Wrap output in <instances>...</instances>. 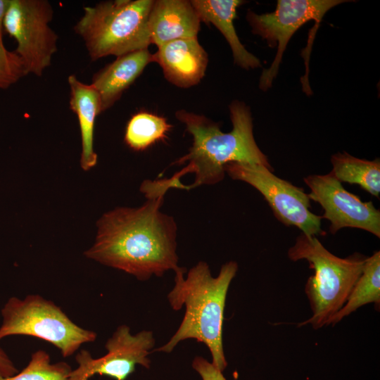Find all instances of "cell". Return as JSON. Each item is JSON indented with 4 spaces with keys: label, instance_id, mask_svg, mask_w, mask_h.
Instances as JSON below:
<instances>
[{
    "label": "cell",
    "instance_id": "6da1fadb",
    "mask_svg": "<svg viewBox=\"0 0 380 380\" xmlns=\"http://www.w3.org/2000/svg\"><path fill=\"white\" fill-rule=\"evenodd\" d=\"M147 199L140 207H119L105 213L85 255L139 281L177 270L176 222L160 210L164 196Z\"/></svg>",
    "mask_w": 380,
    "mask_h": 380
},
{
    "label": "cell",
    "instance_id": "7a4b0ae2",
    "mask_svg": "<svg viewBox=\"0 0 380 380\" xmlns=\"http://www.w3.org/2000/svg\"><path fill=\"white\" fill-rule=\"evenodd\" d=\"M229 112L232 129L223 132L217 123L204 115L177 110L175 116L185 125L193 143L189 152L172 164L187 165L169 179L146 180V191L151 194L165 195L171 188L181 189L180 178L187 173L194 174L195 179L190 185H183L182 189L189 190L201 185L215 184L224 179L225 167L231 163L262 165L272 170L267 156L254 139L248 107L234 101L229 105Z\"/></svg>",
    "mask_w": 380,
    "mask_h": 380
},
{
    "label": "cell",
    "instance_id": "3957f363",
    "mask_svg": "<svg viewBox=\"0 0 380 380\" xmlns=\"http://www.w3.org/2000/svg\"><path fill=\"white\" fill-rule=\"evenodd\" d=\"M237 270L234 261L223 264L216 277L203 261L187 272L181 267L175 270V284L167 299L173 310L184 307V315L170 340L153 352L170 353L181 341L194 339L209 349L211 362L223 372L227 366L222 343L224 312L228 289Z\"/></svg>",
    "mask_w": 380,
    "mask_h": 380
},
{
    "label": "cell",
    "instance_id": "277c9868",
    "mask_svg": "<svg viewBox=\"0 0 380 380\" xmlns=\"http://www.w3.org/2000/svg\"><path fill=\"white\" fill-rule=\"evenodd\" d=\"M288 256L293 261L307 260L314 270L305 288L312 315L299 326L310 324L319 329L327 325L345 304L367 258L357 253L346 258L337 257L316 236L303 233L289 249Z\"/></svg>",
    "mask_w": 380,
    "mask_h": 380
},
{
    "label": "cell",
    "instance_id": "5b68a950",
    "mask_svg": "<svg viewBox=\"0 0 380 380\" xmlns=\"http://www.w3.org/2000/svg\"><path fill=\"white\" fill-rule=\"evenodd\" d=\"M153 0H115L84 8L74 27L91 61L146 49L151 44L148 26Z\"/></svg>",
    "mask_w": 380,
    "mask_h": 380
},
{
    "label": "cell",
    "instance_id": "8992f818",
    "mask_svg": "<svg viewBox=\"0 0 380 380\" xmlns=\"http://www.w3.org/2000/svg\"><path fill=\"white\" fill-rule=\"evenodd\" d=\"M0 340L12 335L42 339L60 350L63 357L72 355L82 345L94 342L96 332L76 324L51 300L37 294L23 299L11 297L1 309Z\"/></svg>",
    "mask_w": 380,
    "mask_h": 380
},
{
    "label": "cell",
    "instance_id": "52a82bcc",
    "mask_svg": "<svg viewBox=\"0 0 380 380\" xmlns=\"http://www.w3.org/2000/svg\"><path fill=\"white\" fill-rule=\"evenodd\" d=\"M53 11L46 0H10L4 30L17 42L26 75L42 76L57 51L56 32L50 27Z\"/></svg>",
    "mask_w": 380,
    "mask_h": 380
},
{
    "label": "cell",
    "instance_id": "ba28073f",
    "mask_svg": "<svg viewBox=\"0 0 380 380\" xmlns=\"http://www.w3.org/2000/svg\"><path fill=\"white\" fill-rule=\"evenodd\" d=\"M225 172L257 189L276 218L285 225L295 226L308 236L325 234L321 227L322 217L310 210V200L302 188L277 177L262 165L231 163L226 165Z\"/></svg>",
    "mask_w": 380,
    "mask_h": 380
},
{
    "label": "cell",
    "instance_id": "9c48e42d",
    "mask_svg": "<svg viewBox=\"0 0 380 380\" xmlns=\"http://www.w3.org/2000/svg\"><path fill=\"white\" fill-rule=\"evenodd\" d=\"M344 0H278L274 11L257 14L249 11L246 20L252 32L266 40L271 47L277 46L276 56L268 69L262 71L259 88L267 91L277 76L284 51L293 34L305 23L313 20L317 26L325 13Z\"/></svg>",
    "mask_w": 380,
    "mask_h": 380
},
{
    "label": "cell",
    "instance_id": "30bf717a",
    "mask_svg": "<svg viewBox=\"0 0 380 380\" xmlns=\"http://www.w3.org/2000/svg\"><path fill=\"white\" fill-rule=\"evenodd\" d=\"M155 343L152 331L142 330L132 334L129 326L120 325L107 340V353L103 356L94 358L84 349L77 353L75 360L78 366L71 370L67 380H89L95 374L126 380L137 365L150 368L148 355L153 352Z\"/></svg>",
    "mask_w": 380,
    "mask_h": 380
},
{
    "label": "cell",
    "instance_id": "8fae6325",
    "mask_svg": "<svg viewBox=\"0 0 380 380\" xmlns=\"http://www.w3.org/2000/svg\"><path fill=\"white\" fill-rule=\"evenodd\" d=\"M303 181L310 189L308 194L310 200L324 209L321 217L330 222L331 234L342 228L353 227L380 237V212L372 201L363 202L348 191L331 172L309 175Z\"/></svg>",
    "mask_w": 380,
    "mask_h": 380
},
{
    "label": "cell",
    "instance_id": "7c38bea8",
    "mask_svg": "<svg viewBox=\"0 0 380 380\" xmlns=\"http://www.w3.org/2000/svg\"><path fill=\"white\" fill-rule=\"evenodd\" d=\"M153 57L167 80L181 88H189L200 82L208 62V54L197 37L164 44L158 47Z\"/></svg>",
    "mask_w": 380,
    "mask_h": 380
},
{
    "label": "cell",
    "instance_id": "4fadbf2b",
    "mask_svg": "<svg viewBox=\"0 0 380 380\" xmlns=\"http://www.w3.org/2000/svg\"><path fill=\"white\" fill-rule=\"evenodd\" d=\"M201 20L191 1L153 0L148 26L151 44L197 37Z\"/></svg>",
    "mask_w": 380,
    "mask_h": 380
},
{
    "label": "cell",
    "instance_id": "5bb4252c",
    "mask_svg": "<svg viewBox=\"0 0 380 380\" xmlns=\"http://www.w3.org/2000/svg\"><path fill=\"white\" fill-rule=\"evenodd\" d=\"M152 62L153 54L148 49H141L117 57L96 72L90 84L99 95L101 113L110 108Z\"/></svg>",
    "mask_w": 380,
    "mask_h": 380
},
{
    "label": "cell",
    "instance_id": "9a60e30c",
    "mask_svg": "<svg viewBox=\"0 0 380 380\" xmlns=\"http://www.w3.org/2000/svg\"><path fill=\"white\" fill-rule=\"evenodd\" d=\"M243 2L240 0L191 1L201 21L213 24L221 32L232 49L234 63L249 70L260 67L261 64L241 44L234 26L237 8Z\"/></svg>",
    "mask_w": 380,
    "mask_h": 380
},
{
    "label": "cell",
    "instance_id": "2e32d148",
    "mask_svg": "<svg viewBox=\"0 0 380 380\" xmlns=\"http://www.w3.org/2000/svg\"><path fill=\"white\" fill-rule=\"evenodd\" d=\"M68 82L70 90V108L77 115L80 129L81 167L84 170H89L97 163L94 132L96 118L101 113V100L91 84L80 82L75 75H69Z\"/></svg>",
    "mask_w": 380,
    "mask_h": 380
},
{
    "label": "cell",
    "instance_id": "e0dca14e",
    "mask_svg": "<svg viewBox=\"0 0 380 380\" xmlns=\"http://www.w3.org/2000/svg\"><path fill=\"white\" fill-rule=\"evenodd\" d=\"M374 303H380V252L367 258L362 272L353 287L345 304L327 322L335 324L357 308Z\"/></svg>",
    "mask_w": 380,
    "mask_h": 380
},
{
    "label": "cell",
    "instance_id": "ac0fdd59",
    "mask_svg": "<svg viewBox=\"0 0 380 380\" xmlns=\"http://www.w3.org/2000/svg\"><path fill=\"white\" fill-rule=\"evenodd\" d=\"M332 170L330 172L339 182L355 184L374 196L380 193V161L367 160L352 156L344 152L331 158Z\"/></svg>",
    "mask_w": 380,
    "mask_h": 380
},
{
    "label": "cell",
    "instance_id": "d6986e66",
    "mask_svg": "<svg viewBox=\"0 0 380 380\" xmlns=\"http://www.w3.org/2000/svg\"><path fill=\"white\" fill-rule=\"evenodd\" d=\"M171 125L163 117L146 112L134 115L127 122L125 141L134 151H144L167 137Z\"/></svg>",
    "mask_w": 380,
    "mask_h": 380
},
{
    "label": "cell",
    "instance_id": "ffe728a7",
    "mask_svg": "<svg viewBox=\"0 0 380 380\" xmlns=\"http://www.w3.org/2000/svg\"><path fill=\"white\" fill-rule=\"evenodd\" d=\"M71 367L65 362H51L48 353L38 350L31 355L26 367L11 376L0 374V380H67Z\"/></svg>",
    "mask_w": 380,
    "mask_h": 380
},
{
    "label": "cell",
    "instance_id": "44dd1931",
    "mask_svg": "<svg viewBox=\"0 0 380 380\" xmlns=\"http://www.w3.org/2000/svg\"><path fill=\"white\" fill-rule=\"evenodd\" d=\"M26 75L20 58L6 49L0 39V89L9 88Z\"/></svg>",
    "mask_w": 380,
    "mask_h": 380
},
{
    "label": "cell",
    "instance_id": "7402d4cb",
    "mask_svg": "<svg viewBox=\"0 0 380 380\" xmlns=\"http://www.w3.org/2000/svg\"><path fill=\"white\" fill-rule=\"evenodd\" d=\"M191 366L202 380H227L222 372L201 356H196Z\"/></svg>",
    "mask_w": 380,
    "mask_h": 380
},
{
    "label": "cell",
    "instance_id": "603a6c76",
    "mask_svg": "<svg viewBox=\"0 0 380 380\" xmlns=\"http://www.w3.org/2000/svg\"><path fill=\"white\" fill-rule=\"evenodd\" d=\"M18 369L6 352L0 347V374L11 376L17 374Z\"/></svg>",
    "mask_w": 380,
    "mask_h": 380
},
{
    "label": "cell",
    "instance_id": "cb8c5ba5",
    "mask_svg": "<svg viewBox=\"0 0 380 380\" xmlns=\"http://www.w3.org/2000/svg\"><path fill=\"white\" fill-rule=\"evenodd\" d=\"M10 0H0V39L3 40L4 22Z\"/></svg>",
    "mask_w": 380,
    "mask_h": 380
}]
</instances>
